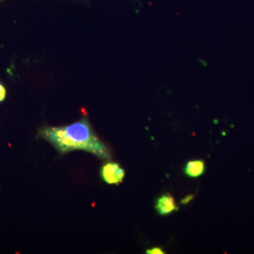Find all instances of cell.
Masks as SVG:
<instances>
[{"instance_id": "cell-1", "label": "cell", "mask_w": 254, "mask_h": 254, "mask_svg": "<svg viewBox=\"0 0 254 254\" xmlns=\"http://www.w3.org/2000/svg\"><path fill=\"white\" fill-rule=\"evenodd\" d=\"M41 134L63 154L84 150L104 160L110 158L108 148L95 134L86 118L68 126L46 127Z\"/></svg>"}, {"instance_id": "cell-2", "label": "cell", "mask_w": 254, "mask_h": 254, "mask_svg": "<svg viewBox=\"0 0 254 254\" xmlns=\"http://www.w3.org/2000/svg\"><path fill=\"white\" fill-rule=\"evenodd\" d=\"M102 179L108 185H118L123 181L125 172L120 165L115 163H107L100 171Z\"/></svg>"}, {"instance_id": "cell-3", "label": "cell", "mask_w": 254, "mask_h": 254, "mask_svg": "<svg viewBox=\"0 0 254 254\" xmlns=\"http://www.w3.org/2000/svg\"><path fill=\"white\" fill-rule=\"evenodd\" d=\"M155 208L161 215H166L178 210L175 199L170 194H165L160 197L155 203Z\"/></svg>"}, {"instance_id": "cell-4", "label": "cell", "mask_w": 254, "mask_h": 254, "mask_svg": "<svg viewBox=\"0 0 254 254\" xmlns=\"http://www.w3.org/2000/svg\"><path fill=\"white\" fill-rule=\"evenodd\" d=\"M205 171V163L203 160H193L187 163L185 173L187 176L198 177Z\"/></svg>"}, {"instance_id": "cell-5", "label": "cell", "mask_w": 254, "mask_h": 254, "mask_svg": "<svg viewBox=\"0 0 254 254\" xmlns=\"http://www.w3.org/2000/svg\"><path fill=\"white\" fill-rule=\"evenodd\" d=\"M146 253L149 254H165V252H164L162 249L159 248V247H154V248L151 249V250H147Z\"/></svg>"}, {"instance_id": "cell-6", "label": "cell", "mask_w": 254, "mask_h": 254, "mask_svg": "<svg viewBox=\"0 0 254 254\" xmlns=\"http://www.w3.org/2000/svg\"><path fill=\"white\" fill-rule=\"evenodd\" d=\"M6 97V89L0 83V102L3 101Z\"/></svg>"}, {"instance_id": "cell-7", "label": "cell", "mask_w": 254, "mask_h": 254, "mask_svg": "<svg viewBox=\"0 0 254 254\" xmlns=\"http://www.w3.org/2000/svg\"><path fill=\"white\" fill-rule=\"evenodd\" d=\"M193 197H194L193 196V195H187L185 198H183V199L181 200V203L183 205H186L187 203H190V201H191V200L193 199Z\"/></svg>"}]
</instances>
